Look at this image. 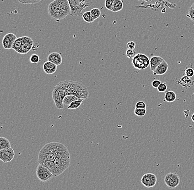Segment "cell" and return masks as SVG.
Instances as JSON below:
<instances>
[{"label":"cell","instance_id":"37","mask_svg":"<svg viewBox=\"0 0 194 190\" xmlns=\"http://www.w3.org/2000/svg\"><path fill=\"white\" fill-rule=\"evenodd\" d=\"M127 47L128 49L134 50L136 47V43L133 41H129L127 43Z\"/></svg>","mask_w":194,"mask_h":190},{"label":"cell","instance_id":"24","mask_svg":"<svg viewBox=\"0 0 194 190\" xmlns=\"http://www.w3.org/2000/svg\"><path fill=\"white\" fill-rule=\"evenodd\" d=\"M84 100H85L84 99H79L76 101H74L69 106H67L66 108L67 109L78 108Z\"/></svg>","mask_w":194,"mask_h":190},{"label":"cell","instance_id":"30","mask_svg":"<svg viewBox=\"0 0 194 190\" xmlns=\"http://www.w3.org/2000/svg\"><path fill=\"white\" fill-rule=\"evenodd\" d=\"M30 62L33 64H36L40 61L39 56L36 54H33L29 59Z\"/></svg>","mask_w":194,"mask_h":190},{"label":"cell","instance_id":"3","mask_svg":"<svg viewBox=\"0 0 194 190\" xmlns=\"http://www.w3.org/2000/svg\"><path fill=\"white\" fill-rule=\"evenodd\" d=\"M62 144L50 142L46 144L40 151L38 155V163L43 164L45 160L54 161L58 156Z\"/></svg>","mask_w":194,"mask_h":190},{"label":"cell","instance_id":"36","mask_svg":"<svg viewBox=\"0 0 194 190\" xmlns=\"http://www.w3.org/2000/svg\"><path fill=\"white\" fill-rule=\"evenodd\" d=\"M187 16L193 22H194V9L190 7L188 11Z\"/></svg>","mask_w":194,"mask_h":190},{"label":"cell","instance_id":"40","mask_svg":"<svg viewBox=\"0 0 194 190\" xmlns=\"http://www.w3.org/2000/svg\"><path fill=\"white\" fill-rule=\"evenodd\" d=\"M191 8H192V9H194V2L192 4V5H191V6L190 7Z\"/></svg>","mask_w":194,"mask_h":190},{"label":"cell","instance_id":"23","mask_svg":"<svg viewBox=\"0 0 194 190\" xmlns=\"http://www.w3.org/2000/svg\"><path fill=\"white\" fill-rule=\"evenodd\" d=\"M123 7L124 5L121 0H115L112 11L113 12H119L123 9Z\"/></svg>","mask_w":194,"mask_h":190},{"label":"cell","instance_id":"41","mask_svg":"<svg viewBox=\"0 0 194 190\" xmlns=\"http://www.w3.org/2000/svg\"><path fill=\"white\" fill-rule=\"evenodd\" d=\"M146 2H151L152 1V0H144Z\"/></svg>","mask_w":194,"mask_h":190},{"label":"cell","instance_id":"1","mask_svg":"<svg viewBox=\"0 0 194 190\" xmlns=\"http://www.w3.org/2000/svg\"><path fill=\"white\" fill-rule=\"evenodd\" d=\"M48 13L51 18L56 21L71 15V9L68 0H54L48 6Z\"/></svg>","mask_w":194,"mask_h":190},{"label":"cell","instance_id":"19","mask_svg":"<svg viewBox=\"0 0 194 190\" xmlns=\"http://www.w3.org/2000/svg\"><path fill=\"white\" fill-rule=\"evenodd\" d=\"M43 165L47 168L50 171L54 176H57L56 174V169L55 165L54 162L50 161V160H45L43 163Z\"/></svg>","mask_w":194,"mask_h":190},{"label":"cell","instance_id":"25","mask_svg":"<svg viewBox=\"0 0 194 190\" xmlns=\"http://www.w3.org/2000/svg\"><path fill=\"white\" fill-rule=\"evenodd\" d=\"M82 18L85 21V22L90 23L93 22L95 20L93 19L92 16H91L90 11H87L85 12L82 14Z\"/></svg>","mask_w":194,"mask_h":190},{"label":"cell","instance_id":"10","mask_svg":"<svg viewBox=\"0 0 194 190\" xmlns=\"http://www.w3.org/2000/svg\"><path fill=\"white\" fill-rule=\"evenodd\" d=\"M157 181L156 175L152 173L145 174L142 177L141 183L147 188H151L155 186Z\"/></svg>","mask_w":194,"mask_h":190},{"label":"cell","instance_id":"18","mask_svg":"<svg viewBox=\"0 0 194 190\" xmlns=\"http://www.w3.org/2000/svg\"><path fill=\"white\" fill-rule=\"evenodd\" d=\"M178 83L182 86V87L185 89H187L194 85V81L191 78H189L185 75H184L183 77L180 78V81L178 82Z\"/></svg>","mask_w":194,"mask_h":190},{"label":"cell","instance_id":"5","mask_svg":"<svg viewBox=\"0 0 194 190\" xmlns=\"http://www.w3.org/2000/svg\"><path fill=\"white\" fill-rule=\"evenodd\" d=\"M71 9V16L82 17V12L93 4L92 0H68Z\"/></svg>","mask_w":194,"mask_h":190},{"label":"cell","instance_id":"31","mask_svg":"<svg viewBox=\"0 0 194 190\" xmlns=\"http://www.w3.org/2000/svg\"><path fill=\"white\" fill-rule=\"evenodd\" d=\"M19 2L22 4H35L38 3L42 0H17Z\"/></svg>","mask_w":194,"mask_h":190},{"label":"cell","instance_id":"7","mask_svg":"<svg viewBox=\"0 0 194 190\" xmlns=\"http://www.w3.org/2000/svg\"><path fill=\"white\" fill-rule=\"evenodd\" d=\"M150 58L143 53H137L132 59L133 67L139 70H144L150 66Z\"/></svg>","mask_w":194,"mask_h":190},{"label":"cell","instance_id":"32","mask_svg":"<svg viewBox=\"0 0 194 190\" xmlns=\"http://www.w3.org/2000/svg\"><path fill=\"white\" fill-rule=\"evenodd\" d=\"M168 87L166 82H162L157 87V90L159 92H164L167 91Z\"/></svg>","mask_w":194,"mask_h":190},{"label":"cell","instance_id":"27","mask_svg":"<svg viewBox=\"0 0 194 190\" xmlns=\"http://www.w3.org/2000/svg\"><path fill=\"white\" fill-rule=\"evenodd\" d=\"M91 16H92L93 19L96 20L100 17L101 15V12L99 8H94L90 11Z\"/></svg>","mask_w":194,"mask_h":190},{"label":"cell","instance_id":"28","mask_svg":"<svg viewBox=\"0 0 194 190\" xmlns=\"http://www.w3.org/2000/svg\"><path fill=\"white\" fill-rule=\"evenodd\" d=\"M147 112L146 108H135L134 111V113L136 116L139 117H143L144 116Z\"/></svg>","mask_w":194,"mask_h":190},{"label":"cell","instance_id":"17","mask_svg":"<svg viewBox=\"0 0 194 190\" xmlns=\"http://www.w3.org/2000/svg\"><path fill=\"white\" fill-rule=\"evenodd\" d=\"M164 61L163 58L158 56H154L150 59V65L151 70L154 72L155 69L159 66V64Z\"/></svg>","mask_w":194,"mask_h":190},{"label":"cell","instance_id":"29","mask_svg":"<svg viewBox=\"0 0 194 190\" xmlns=\"http://www.w3.org/2000/svg\"><path fill=\"white\" fill-rule=\"evenodd\" d=\"M115 0H105V7L108 10L111 11L113 9V6H114V3Z\"/></svg>","mask_w":194,"mask_h":190},{"label":"cell","instance_id":"38","mask_svg":"<svg viewBox=\"0 0 194 190\" xmlns=\"http://www.w3.org/2000/svg\"><path fill=\"white\" fill-rule=\"evenodd\" d=\"M162 82L159 80H153V82H152V86H153V87L157 89V87L159 86V85Z\"/></svg>","mask_w":194,"mask_h":190},{"label":"cell","instance_id":"11","mask_svg":"<svg viewBox=\"0 0 194 190\" xmlns=\"http://www.w3.org/2000/svg\"><path fill=\"white\" fill-rule=\"evenodd\" d=\"M22 39V45L18 53L20 54H27L33 47V41L31 38L28 36H23Z\"/></svg>","mask_w":194,"mask_h":190},{"label":"cell","instance_id":"14","mask_svg":"<svg viewBox=\"0 0 194 190\" xmlns=\"http://www.w3.org/2000/svg\"><path fill=\"white\" fill-rule=\"evenodd\" d=\"M47 60L49 62L56 65L57 66L61 64L62 62V57L61 55L58 52H53L49 54L47 57Z\"/></svg>","mask_w":194,"mask_h":190},{"label":"cell","instance_id":"39","mask_svg":"<svg viewBox=\"0 0 194 190\" xmlns=\"http://www.w3.org/2000/svg\"><path fill=\"white\" fill-rule=\"evenodd\" d=\"M191 119L193 120V121L194 122V113L193 114V115H192V116H191Z\"/></svg>","mask_w":194,"mask_h":190},{"label":"cell","instance_id":"2","mask_svg":"<svg viewBox=\"0 0 194 190\" xmlns=\"http://www.w3.org/2000/svg\"><path fill=\"white\" fill-rule=\"evenodd\" d=\"M64 90L65 96L74 95L80 99H87L89 96V91L85 86L77 82L65 80L61 82Z\"/></svg>","mask_w":194,"mask_h":190},{"label":"cell","instance_id":"9","mask_svg":"<svg viewBox=\"0 0 194 190\" xmlns=\"http://www.w3.org/2000/svg\"><path fill=\"white\" fill-rule=\"evenodd\" d=\"M164 181L169 189H173L178 186L180 182V178L176 173L171 172L166 175Z\"/></svg>","mask_w":194,"mask_h":190},{"label":"cell","instance_id":"22","mask_svg":"<svg viewBox=\"0 0 194 190\" xmlns=\"http://www.w3.org/2000/svg\"><path fill=\"white\" fill-rule=\"evenodd\" d=\"M164 98H165V100L168 102L171 103V102H173L174 101H175V100L176 99V95L174 91H167L165 94Z\"/></svg>","mask_w":194,"mask_h":190},{"label":"cell","instance_id":"6","mask_svg":"<svg viewBox=\"0 0 194 190\" xmlns=\"http://www.w3.org/2000/svg\"><path fill=\"white\" fill-rule=\"evenodd\" d=\"M52 96L55 105L57 108L61 109L63 108L64 105L63 104V100L64 97H65V95L61 82L55 86L52 93Z\"/></svg>","mask_w":194,"mask_h":190},{"label":"cell","instance_id":"16","mask_svg":"<svg viewBox=\"0 0 194 190\" xmlns=\"http://www.w3.org/2000/svg\"><path fill=\"white\" fill-rule=\"evenodd\" d=\"M169 66L165 60H164L163 62H162L159 66H158L155 70L153 72V74L155 75H162L166 74L167 73L168 69Z\"/></svg>","mask_w":194,"mask_h":190},{"label":"cell","instance_id":"4","mask_svg":"<svg viewBox=\"0 0 194 190\" xmlns=\"http://www.w3.org/2000/svg\"><path fill=\"white\" fill-rule=\"evenodd\" d=\"M57 176L62 174L70 166L71 157L67 148L62 144L58 156L54 161Z\"/></svg>","mask_w":194,"mask_h":190},{"label":"cell","instance_id":"8","mask_svg":"<svg viewBox=\"0 0 194 190\" xmlns=\"http://www.w3.org/2000/svg\"><path fill=\"white\" fill-rule=\"evenodd\" d=\"M36 175L38 178L42 182H47L53 178L54 175L43 164H39L36 168Z\"/></svg>","mask_w":194,"mask_h":190},{"label":"cell","instance_id":"42","mask_svg":"<svg viewBox=\"0 0 194 190\" xmlns=\"http://www.w3.org/2000/svg\"><path fill=\"white\" fill-rule=\"evenodd\" d=\"M138 1H144V0H138Z\"/></svg>","mask_w":194,"mask_h":190},{"label":"cell","instance_id":"20","mask_svg":"<svg viewBox=\"0 0 194 190\" xmlns=\"http://www.w3.org/2000/svg\"><path fill=\"white\" fill-rule=\"evenodd\" d=\"M11 147L9 141L4 137H0V151H4Z\"/></svg>","mask_w":194,"mask_h":190},{"label":"cell","instance_id":"13","mask_svg":"<svg viewBox=\"0 0 194 190\" xmlns=\"http://www.w3.org/2000/svg\"><path fill=\"white\" fill-rule=\"evenodd\" d=\"M17 39L16 35L13 33H8L4 35L2 40V46L4 49L9 50L12 48L13 45Z\"/></svg>","mask_w":194,"mask_h":190},{"label":"cell","instance_id":"26","mask_svg":"<svg viewBox=\"0 0 194 190\" xmlns=\"http://www.w3.org/2000/svg\"><path fill=\"white\" fill-rule=\"evenodd\" d=\"M22 40H23L22 37L17 38L13 45L12 48L14 50L16 51L17 52H18V51H20V48L21 47L22 43Z\"/></svg>","mask_w":194,"mask_h":190},{"label":"cell","instance_id":"12","mask_svg":"<svg viewBox=\"0 0 194 190\" xmlns=\"http://www.w3.org/2000/svg\"><path fill=\"white\" fill-rule=\"evenodd\" d=\"M15 155V152L12 147L4 151H0V160L4 163L11 162L14 158Z\"/></svg>","mask_w":194,"mask_h":190},{"label":"cell","instance_id":"15","mask_svg":"<svg viewBox=\"0 0 194 190\" xmlns=\"http://www.w3.org/2000/svg\"><path fill=\"white\" fill-rule=\"evenodd\" d=\"M43 70L47 74H53L57 70V66L52 62L47 61L43 64Z\"/></svg>","mask_w":194,"mask_h":190},{"label":"cell","instance_id":"34","mask_svg":"<svg viewBox=\"0 0 194 190\" xmlns=\"http://www.w3.org/2000/svg\"><path fill=\"white\" fill-rule=\"evenodd\" d=\"M135 51L133 50H130V49H127L126 51V57L128 58H133V57L135 56Z\"/></svg>","mask_w":194,"mask_h":190},{"label":"cell","instance_id":"21","mask_svg":"<svg viewBox=\"0 0 194 190\" xmlns=\"http://www.w3.org/2000/svg\"><path fill=\"white\" fill-rule=\"evenodd\" d=\"M80 98H78L77 97H76L74 95H67L65 97H64L63 100V104L65 107V105L66 106H69V105L74 101L78 100Z\"/></svg>","mask_w":194,"mask_h":190},{"label":"cell","instance_id":"33","mask_svg":"<svg viewBox=\"0 0 194 190\" xmlns=\"http://www.w3.org/2000/svg\"><path fill=\"white\" fill-rule=\"evenodd\" d=\"M185 75L187 77L191 78L194 75V69L192 68H187L185 71Z\"/></svg>","mask_w":194,"mask_h":190},{"label":"cell","instance_id":"35","mask_svg":"<svg viewBox=\"0 0 194 190\" xmlns=\"http://www.w3.org/2000/svg\"><path fill=\"white\" fill-rule=\"evenodd\" d=\"M135 108H146V105L143 101H139L136 103Z\"/></svg>","mask_w":194,"mask_h":190}]
</instances>
